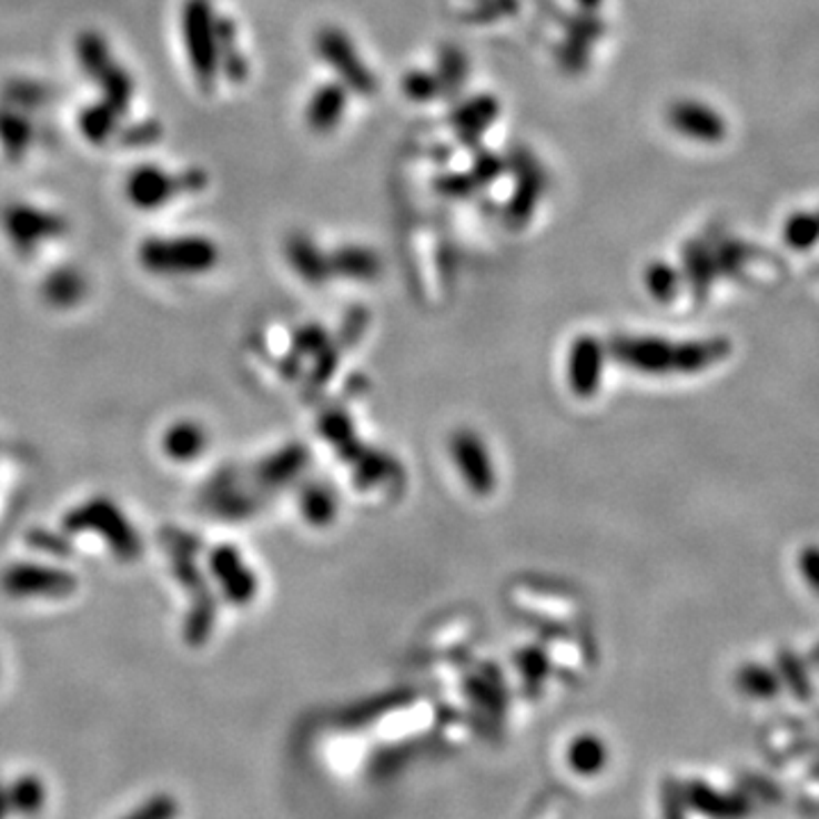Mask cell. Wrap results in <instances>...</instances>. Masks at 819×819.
<instances>
[{"label": "cell", "mask_w": 819, "mask_h": 819, "mask_svg": "<svg viewBox=\"0 0 819 819\" xmlns=\"http://www.w3.org/2000/svg\"><path fill=\"white\" fill-rule=\"evenodd\" d=\"M182 26H185L188 58L199 82L210 87L219 75L231 82L246 78V60L237 49L235 28L228 19L216 17L210 0H188Z\"/></svg>", "instance_id": "1"}, {"label": "cell", "mask_w": 819, "mask_h": 819, "mask_svg": "<svg viewBox=\"0 0 819 819\" xmlns=\"http://www.w3.org/2000/svg\"><path fill=\"white\" fill-rule=\"evenodd\" d=\"M615 351L628 362V367L649 374H667V372L695 374L710 367V362L724 353V348L712 342L669 344L658 337L617 340Z\"/></svg>", "instance_id": "2"}, {"label": "cell", "mask_w": 819, "mask_h": 819, "mask_svg": "<svg viewBox=\"0 0 819 819\" xmlns=\"http://www.w3.org/2000/svg\"><path fill=\"white\" fill-rule=\"evenodd\" d=\"M316 53L322 58L346 89L360 97H372L376 91L374 71L367 67L355 49V43L340 28H324L316 34Z\"/></svg>", "instance_id": "3"}, {"label": "cell", "mask_w": 819, "mask_h": 819, "mask_svg": "<svg viewBox=\"0 0 819 819\" xmlns=\"http://www.w3.org/2000/svg\"><path fill=\"white\" fill-rule=\"evenodd\" d=\"M667 121L678 134L701 144H717L726 136L724 117L715 108L695 99L671 103L667 110Z\"/></svg>", "instance_id": "4"}, {"label": "cell", "mask_w": 819, "mask_h": 819, "mask_svg": "<svg viewBox=\"0 0 819 819\" xmlns=\"http://www.w3.org/2000/svg\"><path fill=\"white\" fill-rule=\"evenodd\" d=\"M688 808L706 819H745L751 815V801L742 795H726L710 788L704 781H692L683 786Z\"/></svg>", "instance_id": "5"}, {"label": "cell", "mask_w": 819, "mask_h": 819, "mask_svg": "<svg viewBox=\"0 0 819 819\" xmlns=\"http://www.w3.org/2000/svg\"><path fill=\"white\" fill-rule=\"evenodd\" d=\"M214 249L205 240H178V242H151L144 246V260L160 269H203L212 262Z\"/></svg>", "instance_id": "6"}, {"label": "cell", "mask_w": 819, "mask_h": 819, "mask_svg": "<svg viewBox=\"0 0 819 819\" xmlns=\"http://www.w3.org/2000/svg\"><path fill=\"white\" fill-rule=\"evenodd\" d=\"M190 185H185V178H173L155 166H144L134 171L128 180V199L140 205V208H158L166 203L178 190L185 192Z\"/></svg>", "instance_id": "7"}, {"label": "cell", "mask_w": 819, "mask_h": 819, "mask_svg": "<svg viewBox=\"0 0 819 819\" xmlns=\"http://www.w3.org/2000/svg\"><path fill=\"white\" fill-rule=\"evenodd\" d=\"M346 103L348 89H344L340 82L316 87L305 105V123L310 125V130L326 134L340 125Z\"/></svg>", "instance_id": "8"}, {"label": "cell", "mask_w": 819, "mask_h": 819, "mask_svg": "<svg viewBox=\"0 0 819 819\" xmlns=\"http://www.w3.org/2000/svg\"><path fill=\"white\" fill-rule=\"evenodd\" d=\"M453 458L458 461L465 481L474 489H478L481 494H485L492 487L494 474H489L487 453H485V448H483V444L478 442L476 435H469V433L455 435V439H453Z\"/></svg>", "instance_id": "9"}, {"label": "cell", "mask_w": 819, "mask_h": 819, "mask_svg": "<svg viewBox=\"0 0 819 819\" xmlns=\"http://www.w3.org/2000/svg\"><path fill=\"white\" fill-rule=\"evenodd\" d=\"M599 372H601V351L599 344L592 337H580L572 351V370L569 381L576 394L589 396L599 387Z\"/></svg>", "instance_id": "10"}, {"label": "cell", "mask_w": 819, "mask_h": 819, "mask_svg": "<svg viewBox=\"0 0 819 819\" xmlns=\"http://www.w3.org/2000/svg\"><path fill=\"white\" fill-rule=\"evenodd\" d=\"M6 225L14 242H37V240H43V235L58 233L60 221L58 216L46 214L37 208L14 205L12 210H8Z\"/></svg>", "instance_id": "11"}, {"label": "cell", "mask_w": 819, "mask_h": 819, "mask_svg": "<svg viewBox=\"0 0 819 819\" xmlns=\"http://www.w3.org/2000/svg\"><path fill=\"white\" fill-rule=\"evenodd\" d=\"M498 117V103L492 97H476L465 103L453 117V125L458 128L461 136L467 142H478L489 123Z\"/></svg>", "instance_id": "12"}, {"label": "cell", "mask_w": 819, "mask_h": 819, "mask_svg": "<svg viewBox=\"0 0 819 819\" xmlns=\"http://www.w3.org/2000/svg\"><path fill=\"white\" fill-rule=\"evenodd\" d=\"M569 767L580 774V777H595L608 762V749L606 742L597 736H578L567 751Z\"/></svg>", "instance_id": "13"}, {"label": "cell", "mask_w": 819, "mask_h": 819, "mask_svg": "<svg viewBox=\"0 0 819 819\" xmlns=\"http://www.w3.org/2000/svg\"><path fill=\"white\" fill-rule=\"evenodd\" d=\"M542 180H544V173L537 166V162H533L530 158H528V162H522V178H519V185H517V194H515V201L510 203V216L513 219L530 216L539 194L544 192Z\"/></svg>", "instance_id": "14"}, {"label": "cell", "mask_w": 819, "mask_h": 819, "mask_svg": "<svg viewBox=\"0 0 819 819\" xmlns=\"http://www.w3.org/2000/svg\"><path fill=\"white\" fill-rule=\"evenodd\" d=\"M32 142V132H30V123L17 112L6 108L0 112V144H3L8 155H23L30 149Z\"/></svg>", "instance_id": "15"}, {"label": "cell", "mask_w": 819, "mask_h": 819, "mask_svg": "<svg viewBox=\"0 0 819 819\" xmlns=\"http://www.w3.org/2000/svg\"><path fill=\"white\" fill-rule=\"evenodd\" d=\"M117 123H119V112L114 108H110L108 103L89 108L80 117V130L91 144H103L108 136L114 134Z\"/></svg>", "instance_id": "16"}, {"label": "cell", "mask_w": 819, "mask_h": 819, "mask_svg": "<svg viewBox=\"0 0 819 819\" xmlns=\"http://www.w3.org/2000/svg\"><path fill=\"white\" fill-rule=\"evenodd\" d=\"M12 810L30 817L37 815L46 803V788L37 777H23L12 788H8Z\"/></svg>", "instance_id": "17"}, {"label": "cell", "mask_w": 819, "mask_h": 819, "mask_svg": "<svg viewBox=\"0 0 819 819\" xmlns=\"http://www.w3.org/2000/svg\"><path fill=\"white\" fill-rule=\"evenodd\" d=\"M335 264H340V269H344L346 273L344 276H353V279H374L378 273V257L376 253H372L370 249H362V246H348V249H342L335 257Z\"/></svg>", "instance_id": "18"}, {"label": "cell", "mask_w": 819, "mask_h": 819, "mask_svg": "<svg viewBox=\"0 0 819 819\" xmlns=\"http://www.w3.org/2000/svg\"><path fill=\"white\" fill-rule=\"evenodd\" d=\"M435 75L439 80L442 91L461 89L469 75V62L465 53L461 49H453V46H448V49H444L439 55V71Z\"/></svg>", "instance_id": "19"}, {"label": "cell", "mask_w": 819, "mask_h": 819, "mask_svg": "<svg viewBox=\"0 0 819 819\" xmlns=\"http://www.w3.org/2000/svg\"><path fill=\"white\" fill-rule=\"evenodd\" d=\"M740 688L745 690V695H751L756 699H771L779 695V680L771 671L758 667V665H749L740 671L738 676Z\"/></svg>", "instance_id": "20"}, {"label": "cell", "mask_w": 819, "mask_h": 819, "mask_svg": "<svg viewBox=\"0 0 819 819\" xmlns=\"http://www.w3.org/2000/svg\"><path fill=\"white\" fill-rule=\"evenodd\" d=\"M645 283H647V290H649V294L654 299L669 301L676 294V287H678L680 279H678V271L671 264H667V262H654L647 269Z\"/></svg>", "instance_id": "21"}, {"label": "cell", "mask_w": 819, "mask_h": 819, "mask_svg": "<svg viewBox=\"0 0 819 819\" xmlns=\"http://www.w3.org/2000/svg\"><path fill=\"white\" fill-rule=\"evenodd\" d=\"M783 235H786V242L792 246V249H810L817 240V219L812 212H797L792 214L788 221H786V228H783Z\"/></svg>", "instance_id": "22"}, {"label": "cell", "mask_w": 819, "mask_h": 819, "mask_svg": "<svg viewBox=\"0 0 819 819\" xmlns=\"http://www.w3.org/2000/svg\"><path fill=\"white\" fill-rule=\"evenodd\" d=\"M290 255H294V264L299 266L301 276H305L310 281H316V279L324 276V273H322L324 271V260L318 257L322 253L314 249L312 242H307L303 237H294L290 242Z\"/></svg>", "instance_id": "23"}, {"label": "cell", "mask_w": 819, "mask_h": 819, "mask_svg": "<svg viewBox=\"0 0 819 819\" xmlns=\"http://www.w3.org/2000/svg\"><path fill=\"white\" fill-rule=\"evenodd\" d=\"M403 89L405 94L413 99V101H431L439 94V80L435 73L431 71H410L405 78H403Z\"/></svg>", "instance_id": "24"}, {"label": "cell", "mask_w": 819, "mask_h": 819, "mask_svg": "<svg viewBox=\"0 0 819 819\" xmlns=\"http://www.w3.org/2000/svg\"><path fill=\"white\" fill-rule=\"evenodd\" d=\"M686 271H699L695 273V283L697 287H704L708 283H712V255H708L699 244H690L686 249Z\"/></svg>", "instance_id": "25"}, {"label": "cell", "mask_w": 819, "mask_h": 819, "mask_svg": "<svg viewBox=\"0 0 819 819\" xmlns=\"http://www.w3.org/2000/svg\"><path fill=\"white\" fill-rule=\"evenodd\" d=\"M175 815H178L175 799L169 797V795H160V797H153L142 808H136L125 819H173Z\"/></svg>", "instance_id": "26"}, {"label": "cell", "mask_w": 819, "mask_h": 819, "mask_svg": "<svg viewBox=\"0 0 819 819\" xmlns=\"http://www.w3.org/2000/svg\"><path fill=\"white\" fill-rule=\"evenodd\" d=\"M686 795L678 781H667L663 788V817L665 819H686Z\"/></svg>", "instance_id": "27"}, {"label": "cell", "mask_w": 819, "mask_h": 819, "mask_svg": "<svg viewBox=\"0 0 819 819\" xmlns=\"http://www.w3.org/2000/svg\"><path fill=\"white\" fill-rule=\"evenodd\" d=\"M501 171H504V162H501L496 155L492 153H481L474 166V182L481 180L483 185H487L489 180H494Z\"/></svg>", "instance_id": "28"}, {"label": "cell", "mask_w": 819, "mask_h": 819, "mask_svg": "<svg viewBox=\"0 0 819 819\" xmlns=\"http://www.w3.org/2000/svg\"><path fill=\"white\" fill-rule=\"evenodd\" d=\"M749 788H751L754 792H758L760 797H765L769 803H779V799H781V790H779L777 786H774V783H769V781L756 779L754 783H749Z\"/></svg>", "instance_id": "29"}, {"label": "cell", "mask_w": 819, "mask_h": 819, "mask_svg": "<svg viewBox=\"0 0 819 819\" xmlns=\"http://www.w3.org/2000/svg\"><path fill=\"white\" fill-rule=\"evenodd\" d=\"M12 812V806H10V795H8V788L0 786V819H6L8 815Z\"/></svg>", "instance_id": "30"}, {"label": "cell", "mask_w": 819, "mask_h": 819, "mask_svg": "<svg viewBox=\"0 0 819 819\" xmlns=\"http://www.w3.org/2000/svg\"><path fill=\"white\" fill-rule=\"evenodd\" d=\"M578 3L585 8V10H595L599 6V0H578Z\"/></svg>", "instance_id": "31"}]
</instances>
